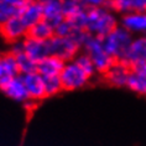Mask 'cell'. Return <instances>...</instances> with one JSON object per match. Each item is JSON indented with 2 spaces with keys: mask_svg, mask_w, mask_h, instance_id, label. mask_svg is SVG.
I'll return each mask as SVG.
<instances>
[{
  "mask_svg": "<svg viewBox=\"0 0 146 146\" xmlns=\"http://www.w3.org/2000/svg\"><path fill=\"white\" fill-rule=\"evenodd\" d=\"M116 26H118V19L114 11L108 6L88 8L86 31L89 35L103 38Z\"/></svg>",
  "mask_w": 146,
  "mask_h": 146,
  "instance_id": "cell-1",
  "label": "cell"
},
{
  "mask_svg": "<svg viewBox=\"0 0 146 146\" xmlns=\"http://www.w3.org/2000/svg\"><path fill=\"white\" fill-rule=\"evenodd\" d=\"M103 45L107 52L114 58L115 61H121L125 56L127 48L133 42V34L129 32L121 25H118L114 30L110 31L103 38Z\"/></svg>",
  "mask_w": 146,
  "mask_h": 146,
  "instance_id": "cell-2",
  "label": "cell"
},
{
  "mask_svg": "<svg viewBox=\"0 0 146 146\" xmlns=\"http://www.w3.org/2000/svg\"><path fill=\"white\" fill-rule=\"evenodd\" d=\"M83 51L87 56L92 60L97 72H107L113 64L115 63V60L107 52L103 45V40L97 36H89V38L83 45Z\"/></svg>",
  "mask_w": 146,
  "mask_h": 146,
  "instance_id": "cell-3",
  "label": "cell"
},
{
  "mask_svg": "<svg viewBox=\"0 0 146 146\" xmlns=\"http://www.w3.org/2000/svg\"><path fill=\"white\" fill-rule=\"evenodd\" d=\"M60 78H61L63 89H67V90L83 88L90 79L89 76L76 63L74 60L66 62L64 67L60 74Z\"/></svg>",
  "mask_w": 146,
  "mask_h": 146,
  "instance_id": "cell-4",
  "label": "cell"
},
{
  "mask_svg": "<svg viewBox=\"0 0 146 146\" xmlns=\"http://www.w3.org/2000/svg\"><path fill=\"white\" fill-rule=\"evenodd\" d=\"M50 53L52 56L61 58L62 61L68 62L78 54L82 46L72 37H63V36L54 35L48 40Z\"/></svg>",
  "mask_w": 146,
  "mask_h": 146,
  "instance_id": "cell-5",
  "label": "cell"
},
{
  "mask_svg": "<svg viewBox=\"0 0 146 146\" xmlns=\"http://www.w3.org/2000/svg\"><path fill=\"white\" fill-rule=\"evenodd\" d=\"M17 16L30 29L36 23H38L40 20L43 19L42 3H40L38 0H24L20 4Z\"/></svg>",
  "mask_w": 146,
  "mask_h": 146,
  "instance_id": "cell-6",
  "label": "cell"
},
{
  "mask_svg": "<svg viewBox=\"0 0 146 146\" xmlns=\"http://www.w3.org/2000/svg\"><path fill=\"white\" fill-rule=\"evenodd\" d=\"M0 89L10 99L19 102V103H27L29 100H31L20 74L10 78L8 82H5L3 86H0Z\"/></svg>",
  "mask_w": 146,
  "mask_h": 146,
  "instance_id": "cell-7",
  "label": "cell"
},
{
  "mask_svg": "<svg viewBox=\"0 0 146 146\" xmlns=\"http://www.w3.org/2000/svg\"><path fill=\"white\" fill-rule=\"evenodd\" d=\"M0 32L8 41H21L27 36L29 27L19 16H15L0 26Z\"/></svg>",
  "mask_w": 146,
  "mask_h": 146,
  "instance_id": "cell-8",
  "label": "cell"
},
{
  "mask_svg": "<svg viewBox=\"0 0 146 146\" xmlns=\"http://www.w3.org/2000/svg\"><path fill=\"white\" fill-rule=\"evenodd\" d=\"M20 76L23 78V82L25 87H26V90L31 100H38L46 97L43 77L37 71L31 73H25V74H20Z\"/></svg>",
  "mask_w": 146,
  "mask_h": 146,
  "instance_id": "cell-9",
  "label": "cell"
},
{
  "mask_svg": "<svg viewBox=\"0 0 146 146\" xmlns=\"http://www.w3.org/2000/svg\"><path fill=\"white\" fill-rule=\"evenodd\" d=\"M23 48H24V52L31 60H34L36 63L51 54L50 47H48V40L43 41V40H36L26 36L23 40Z\"/></svg>",
  "mask_w": 146,
  "mask_h": 146,
  "instance_id": "cell-10",
  "label": "cell"
},
{
  "mask_svg": "<svg viewBox=\"0 0 146 146\" xmlns=\"http://www.w3.org/2000/svg\"><path fill=\"white\" fill-rule=\"evenodd\" d=\"M120 25L133 35H146V10H139L123 15Z\"/></svg>",
  "mask_w": 146,
  "mask_h": 146,
  "instance_id": "cell-11",
  "label": "cell"
},
{
  "mask_svg": "<svg viewBox=\"0 0 146 146\" xmlns=\"http://www.w3.org/2000/svg\"><path fill=\"white\" fill-rule=\"evenodd\" d=\"M140 61H146V35L139 36L133 40L125 56L120 62L131 67L133 64Z\"/></svg>",
  "mask_w": 146,
  "mask_h": 146,
  "instance_id": "cell-12",
  "label": "cell"
},
{
  "mask_svg": "<svg viewBox=\"0 0 146 146\" xmlns=\"http://www.w3.org/2000/svg\"><path fill=\"white\" fill-rule=\"evenodd\" d=\"M11 54L15 57L20 74H25V73H31V72L37 71V63H36L34 60H31V58L24 52L23 40L14 42L13 48H11Z\"/></svg>",
  "mask_w": 146,
  "mask_h": 146,
  "instance_id": "cell-13",
  "label": "cell"
},
{
  "mask_svg": "<svg viewBox=\"0 0 146 146\" xmlns=\"http://www.w3.org/2000/svg\"><path fill=\"white\" fill-rule=\"evenodd\" d=\"M130 72H131V69L129 66H126L125 63H123V62L116 61L115 63L105 72V74H107V79L110 84L116 86V87H126Z\"/></svg>",
  "mask_w": 146,
  "mask_h": 146,
  "instance_id": "cell-14",
  "label": "cell"
},
{
  "mask_svg": "<svg viewBox=\"0 0 146 146\" xmlns=\"http://www.w3.org/2000/svg\"><path fill=\"white\" fill-rule=\"evenodd\" d=\"M42 14L43 20L50 23L53 27H56L66 19L63 10H62L61 0H50V1L42 3Z\"/></svg>",
  "mask_w": 146,
  "mask_h": 146,
  "instance_id": "cell-15",
  "label": "cell"
},
{
  "mask_svg": "<svg viewBox=\"0 0 146 146\" xmlns=\"http://www.w3.org/2000/svg\"><path fill=\"white\" fill-rule=\"evenodd\" d=\"M64 61L56 56H47L40 62H37V72L42 77H53V76H60L62 69L64 67Z\"/></svg>",
  "mask_w": 146,
  "mask_h": 146,
  "instance_id": "cell-16",
  "label": "cell"
},
{
  "mask_svg": "<svg viewBox=\"0 0 146 146\" xmlns=\"http://www.w3.org/2000/svg\"><path fill=\"white\" fill-rule=\"evenodd\" d=\"M19 68H17L15 57L11 53L0 56V86L8 82L10 78L19 76Z\"/></svg>",
  "mask_w": 146,
  "mask_h": 146,
  "instance_id": "cell-17",
  "label": "cell"
},
{
  "mask_svg": "<svg viewBox=\"0 0 146 146\" xmlns=\"http://www.w3.org/2000/svg\"><path fill=\"white\" fill-rule=\"evenodd\" d=\"M29 37L36 38V40H43L47 41L52 36H54V27L50 23H47L46 20H40L38 23H36L34 26L29 29Z\"/></svg>",
  "mask_w": 146,
  "mask_h": 146,
  "instance_id": "cell-18",
  "label": "cell"
},
{
  "mask_svg": "<svg viewBox=\"0 0 146 146\" xmlns=\"http://www.w3.org/2000/svg\"><path fill=\"white\" fill-rule=\"evenodd\" d=\"M108 8L111 9L114 13H119L123 15L142 10L139 0H109Z\"/></svg>",
  "mask_w": 146,
  "mask_h": 146,
  "instance_id": "cell-19",
  "label": "cell"
},
{
  "mask_svg": "<svg viewBox=\"0 0 146 146\" xmlns=\"http://www.w3.org/2000/svg\"><path fill=\"white\" fill-rule=\"evenodd\" d=\"M20 4H13V3L0 0V26L3 24H5L6 21H9L10 19L17 16Z\"/></svg>",
  "mask_w": 146,
  "mask_h": 146,
  "instance_id": "cell-20",
  "label": "cell"
},
{
  "mask_svg": "<svg viewBox=\"0 0 146 146\" xmlns=\"http://www.w3.org/2000/svg\"><path fill=\"white\" fill-rule=\"evenodd\" d=\"M126 87L129 89H131L133 92L137 94H142L146 96V77L139 76L134 72H130L129 79H127Z\"/></svg>",
  "mask_w": 146,
  "mask_h": 146,
  "instance_id": "cell-21",
  "label": "cell"
},
{
  "mask_svg": "<svg viewBox=\"0 0 146 146\" xmlns=\"http://www.w3.org/2000/svg\"><path fill=\"white\" fill-rule=\"evenodd\" d=\"M61 5L66 17H71L78 11L87 8L82 0H61Z\"/></svg>",
  "mask_w": 146,
  "mask_h": 146,
  "instance_id": "cell-22",
  "label": "cell"
},
{
  "mask_svg": "<svg viewBox=\"0 0 146 146\" xmlns=\"http://www.w3.org/2000/svg\"><path fill=\"white\" fill-rule=\"evenodd\" d=\"M43 83H45L46 96H54L60 93L63 87L60 76H53V77H43Z\"/></svg>",
  "mask_w": 146,
  "mask_h": 146,
  "instance_id": "cell-23",
  "label": "cell"
},
{
  "mask_svg": "<svg viewBox=\"0 0 146 146\" xmlns=\"http://www.w3.org/2000/svg\"><path fill=\"white\" fill-rule=\"evenodd\" d=\"M73 60H74L76 63H77L79 67H81L83 71H84L89 76V77H93L94 73L97 72V69H96V67H94L92 60H90L89 56H87L84 52H83V53H78L77 56L73 58Z\"/></svg>",
  "mask_w": 146,
  "mask_h": 146,
  "instance_id": "cell-24",
  "label": "cell"
},
{
  "mask_svg": "<svg viewBox=\"0 0 146 146\" xmlns=\"http://www.w3.org/2000/svg\"><path fill=\"white\" fill-rule=\"evenodd\" d=\"M76 30H77V27L73 26V24L68 19H64L62 23H60L56 27H54V35L63 36V37H71Z\"/></svg>",
  "mask_w": 146,
  "mask_h": 146,
  "instance_id": "cell-25",
  "label": "cell"
},
{
  "mask_svg": "<svg viewBox=\"0 0 146 146\" xmlns=\"http://www.w3.org/2000/svg\"><path fill=\"white\" fill-rule=\"evenodd\" d=\"M131 72L136 73L139 76H142V77H146V61H140L136 62L135 64H133L130 67Z\"/></svg>",
  "mask_w": 146,
  "mask_h": 146,
  "instance_id": "cell-26",
  "label": "cell"
},
{
  "mask_svg": "<svg viewBox=\"0 0 146 146\" xmlns=\"http://www.w3.org/2000/svg\"><path fill=\"white\" fill-rule=\"evenodd\" d=\"M87 8H103L108 6L109 0H83Z\"/></svg>",
  "mask_w": 146,
  "mask_h": 146,
  "instance_id": "cell-27",
  "label": "cell"
},
{
  "mask_svg": "<svg viewBox=\"0 0 146 146\" xmlns=\"http://www.w3.org/2000/svg\"><path fill=\"white\" fill-rule=\"evenodd\" d=\"M3 1H8V3H13V4H21L24 0H3Z\"/></svg>",
  "mask_w": 146,
  "mask_h": 146,
  "instance_id": "cell-28",
  "label": "cell"
},
{
  "mask_svg": "<svg viewBox=\"0 0 146 146\" xmlns=\"http://www.w3.org/2000/svg\"><path fill=\"white\" fill-rule=\"evenodd\" d=\"M139 1H140V4H141L142 10H146V0H139Z\"/></svg>",
  "mask_w": 146,
  "mask_h": 146,
  "instance_id": "cell-29",
  "label": "cell"
},
{
  "mask_svg": "<svg viewBox=\"0 0 146 146\" xmlns=\"http://www.w3.org/2000/svg\"><path fill=\"white\" fill-rule=\"evenodd\" d=\"M40 3H46V1H50V0H38Z\"/></svg>",
  "mask_w": 146,
  "mask_h": 146,
  "instance_id": "cell-30",
  "label": "cell"
}]
</instances>
